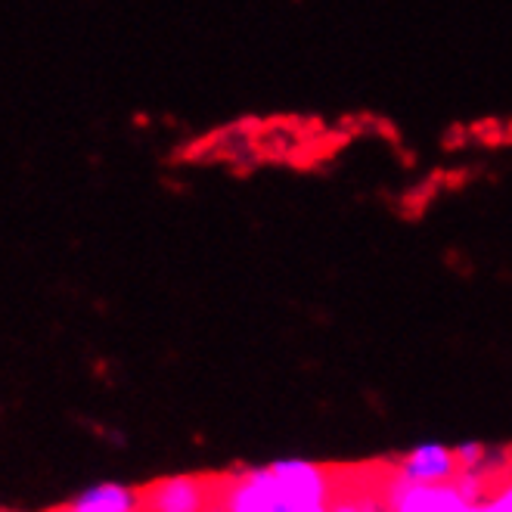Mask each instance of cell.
Here are the masks:
<instances>
[{
	"instance_id": "cell-9",
	"label": "cell",
	"mask_w": 512,
	"mask_h": 512,
	"mask_svg": "<svg viewBox=\"0 0 512 512\" xmlns=\"http://www.w3.org/2000/svg\"><path fill=\"white\" fill-rule=\"evenodd\" d=\"M308 512H329V506H317V509H308Z\"/></svg>"
},
{
	"instance_id": "cell-4",
	"label": "cell",
	"mask_w": 512,
	"mask_h": 512,
	"mask_svg": "<svg viewBox=\"0 0 512 512\" xmlns=\"http://www.w3.org/2000/svg\"><path fill=\"white\" fill-rule=\"evenodd\" d=\"M401 481H410V485H438V481H454L460 475V463L454 447L429 441V444H419L413 450L391 466Z\"/></svg>"
},
{
	"instance_id": "cell-8",
	"label": "cell",
	"mask_w": 512,
	"mask_h": 512,
	"mask_svg": "<svg viewBox=\"0 0 512 512\" xmlns=\"http://www.w3.org/2000/svg\"><path fill=\"white\" fill-rule=\"evenodd\" d=\"M478 512H512V478H506L503 485H497L491 494L481 497Z\"/></svg>"
},
{
	"instance_id": "cell-5",
	"label": "cell",
	"mask_w": 512,
	"mask_h": 512,
	"mask_svg": "<svg viewBox=\"0 0 512 512\" xmlns=\"http://www.w3.org/2000/svg\"><path fill=\"white\" fill-rule=\"evenodd\" d=\"M69 506L72 509H84V512H140L143 500L128 485H118V481H103V485H94V488L81 491Z\"/></svg>"
},
{
	"instance_id": "cell-1",
	"label": "cell",
	"mask_w": 512,
	"mask_h": 512,
	"mask_svg": "<svg viewBox=\"0 0 512 512\" xmlns=\"http://www.w3.org/2000/svg\"><path fill=\"white\" fill-rule=\"evenodd\" d=\"M336 497L333 472L311 460H274L236 472L215 491L218 512H308Z\"/></svg>"
},
{
	"instance_id": "cell-7",
	"label": "cell",
	"mask_w": 512,
	"mask_h": 512,
	"mask_svg": "<svg viewBox=\"0 0 512 512\" xmlns=\"http://www.w3.org/2000/svg\"><path fill=\"white\" fill-rule=\"evenodd\" d=\"M454 454H457L460 472H475V469L485 466V460H488V447H485V444H478V441H466V444H457V447H454Z\"/></svg>"
},
{
	"instance_id": "cell-10",
	"label": "cell",
	"mask_w": 512,
	"mask_h": 512,
	"mask_svg": "<svg viewBox=\"0 0 512 512\" xmlns=\"http://www.w3.org/2000/svg\"><path fill=\"white\" fill-rule=\"evenodd\" d=\"M69 512H84V509H72V506H69Z\"/></svg>"
},
{
	"instance_id": "cell-3",
	"label": "cell",
	"mask_w": 512,
	"mask_h": 512,
	"mask_svg": "<svg viewBox=\"0 0 512 512\" xmlns=\"http://www.w3.org/2000/svg\"><path fill=\"white\" fill-rule=\"evenodd\" d=\"M140 512H212L215 509V485L199 475H171L143 494Z\"/></svg>"
},
{
	"instance_id": "cell-2",
	"label": "cell",
	"mask_w": 512,
	"mask_h": 512,
	"mask_svg": "<svg viewBox=\"0 0 512 512\" xmlns=\"http://www.w3.org/2000/svg\"><path fill=\"white\" fill-rule=\"evenodd\" d=\"M382 497L391 512H478L481 500H472L460 481H438V485H410L395 472L385 478Z\"/></svg>"
},
{
	"instance_id": "cell-6",
	"label": "cell",
	"mask_w": 512,
	"mask_h": 512,
	"mask_svg": "<svg viewBox=\"0 0 512 512\" xmlns=\"http://www.w3.org/2000/svg\"><path fill=\"white\" fill-rule=\"evenodd\" d=\"M329 512H391L385 497H376V494H339L333 497V503H329Z\"/></svg>"
}]
</instances>
